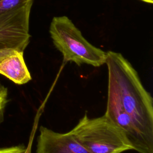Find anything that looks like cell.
I'll return each mask as SVG.
<instances>
[{
    "label": "cell",
    "instance_id": "1",
    "mask_svg": "<svg viewBox=\"0 0 153 153\" xmlns=\"http://www.w3.org/2000/svg\"><path fill=\"white\" fill-rule=\"evenodd\" d=\"M108 96L127 114L153 143V100L131 64L120 53L106 51Z\"/></svg>",
    "mask_w": 153,
    "mask_h": 153
},
{
    "label": "cell",
    "instance_id": "2",
    "mask_svg": "<svg viewBox=\"0 0 153 153\" xmlns=\"http://www.w3.org/2000/svg\"><path fill=\"white\" fill-rule=\"evenodd\" d=\"M49 32L54 45L62 54L64 62L94 67L105 63L106 52L89 42L68 17H54Z\"/></svg>",
    "mask_w": 153,
    "mask_h": 153
},
{
    "label": "cell",
    "instance_id": "3",
    "mask_svg": "<svg viewBox=\"0 0 153 153\" xmlns=\"http://www.w3.org/2000/svg\"><path fill=\"white\" fill-rule=\"evenodd\" d=\"M70 131L91 153H121L133 150L124 133L105 115L90 118L85 113Z\"/></svg>",
    "mask_w": 153,
    "mask_h": 153
},
{
    "label": "cell",
    "instance_id": "4",
    "mask_svg": "<svg viewBox=\"0 0 153 153\" xmlns=\"http://www.w3.org/2000/svg\"><path fill=\"white\" fill-rule=\"evenodd\" d=\"M33 1L0 14V49L12 48L24 52L29 42V17Z\"/></svg>",
    "mask_w": 153,
    "mask_h": 153
},
{
    "label": "cell",
    "instance_id": "5",
    "mask_svg": "<svg viewBox=\"0 0 153 153\" xmlns=\"http://www.w3.org/2000/svg\"><path fill=\"white\" fill-rule=\"evenodd\" d=\"M36 153H91L71 131L56 132L44 126L39 128Z\"/></svg>",
    "mask_w": 153,
    "mask_h": 153
},
{
    "label": "cell",
    "instance_id": "6",
    "mask_svg": "<svg viewBox=\"0 0 153 153\" xmlns=\"http://www.w3.org/2000/svg\"><path fill=\"white\" fill-rule=\"evenodd\" d=\"M0 74L19 85L30 81L32 78L23 58V52L12 48L0 49Z\"/></svg>",
    "mask_w": 153,
    "mask_h": 153
},
{
    "label": "cell",
    "instance_id": "7",
    "mask_svg": "<svg viewBox=\"0 0 153 153\" xmlns=\"http://www.w3.org/2000/svg\"><path fill=\"white\" fill-rule=\"evenodd\" d=\"M33 0H0V14L22 7Z\"/></svg>",
    "mask_w": 153,
    "mask_h": 153
},
{
    "label": "cell",
    "instance_id": "8",
    "mask_svg": "<svg viewBox=\"0 0 153 153\" xmlns=\"http://www.w3.org/2000/svg\"><path fill=\"white\" fill-rule=\"evenodd\" d=\"M27 148L24 146H16L4 149H0V153H25Z\"/></svg>",
    "mask_w": 153,
    "mask_h": 153
},
{
    "label": "cell",
    "instance_id": "9",
    "mask_svg": "<svg viewBox=\"0 0 153 153\" xmlns=\"http://www.w3.org/2000/svg\"><path fill=\"white\" fill-rule=\"evenodd\" d=\"M7 102V89L0 85V109L4 108Z\"/></svg>",
    "mask_w": 153,
    "mask_h": 153
},
{
    "label": "cell",
    "instance_id": "10",
    "mask_svg": "<svg viewBox=\"0 0 153 153\" xmlns=\"http://www.w3.org/2000/svg\"><path fill=\"white\" fill-rule=\"evenodd\" d=\"M4 109V108H1V109H0V122H1V121L3 120Z\"/></svg>",
    "mask_w": 153,
    "mask_h": 153
},
{
    "label": "cell",
    "instance_id": "11",
    "mask_svg": "<svg viewBox=\"0 0 153 153\" xmlns=\"http://www.w3.org/2000/svg\"><path fill=\"white\" fill-rule=\"evenodd\" d=\"M140 1L146 2V3H149V4H152L153 3V0H140Z\"/></svg>",
    "mask_w": 153,
    "mask_h": 153
},
{
    "label": "cell",
    "instance_id": "12",
    "mask_svg": "<svg viewBox=\"0 0 153 153\" xmlns=\"http://www.w3.org/2000/svg\"><path fill=\"white\" fill-rule=\"evenodd\" d=\"M25 153H30V149H29V148H27V149H26V151Z\"/></svg>",
    "mask_w": 153,
    "mask_h": 153
}]
</instances>
